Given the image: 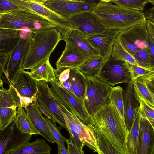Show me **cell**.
<instances>
[{
    "label": "cell",
    "mask_w": 154,
    "mask_h": 154,
    "mask_svg": "<svg viewBox=\"0 0 154 154\" xmlns=\"http://www.w3.org/2000/svg\"><path fill=\"white\" fill-rule=\"evenodd\" d=\"M84 77L85 89L83 105L90 116L110 102L109 97L112 87L98 78Z\"/></svg>",
    "instance_id": "obj_5"
},
{
    "label": "cell",
    "mask_w": 154,
    "mask_h": 154,
    "mask_svg": "<svg viewBox=\"0 0 154 154\" xmlns=\"http://www.w3.org/2000/svg\"><path fill=\"white\" fill-rule=\"evenodd\" d=\"M92 12L108 28L120 31L146 20L143 11L114 4L109 0H99Z\"/></svg>",
    "instance_id": "obj_3"
},
{
    "label": "cell",
    "mask_w": 154,
    "mask_h": 154,
    "mask_svg": "<svg viewBox=\"0 0 154 154\" xmlns=\"http://www.w3.org/2000/svg\"><path fill=\"white\" fill-rule=\"evenodd\" d=\"M123 93V90L121 87L117 86L112 87L109 98L110 101L114 104L120 117L125 122Z\"/></svg>",
    "instance_id": "obj_32"
},
{
    "label": "cell",
    "mask_w": 154,
    "mask_h": 154,
    "mask_svg": "<svg viewBox=\"0 0 154 154\" xmlns=\"http://www.w3.org/2000/svg\"><path fill=\"white\" fill-rule=\"evenodd\" d=\"M45 6L65 18L85 12H92L99 1L39 0Z\"/></svg>",
    "instance_id": "obj_10"
},
{
    "label": "cell",
    "mask_w": 154,
    "mask_h": 154,
    "mask_svg": "<svg viewBox=\"0 0 154 154\" xmlns=\"http://www.w3.org/2000/svg\"><path fill=\"white\" fill-rule=\"evenodd\" d=\"M111 57L130 64L138 66L134 57L123 47L117 38L113 45Z\"/></svg>",
    "instance_id": "obj_31"
},
{
    "label": "cell",
    "mask_w": 154,
    "mask_h": 154,
    "mask_svg": "<svg viewBox=\"0 0 154 154\" xmlns=\"http://www.w3.org/2000/svg\"><path fill=\"white\" fill-rule=\"evenodd\" d=\"M51 150L45 140L37 138L33 142L24 143L9 154H50Z\"/></svg>",
    "instance_id": "obj_23"
},
{
    "label": "cell",
    "mask_w": 154,
    "mask_h": 154,
    "mask_svg": "<svg viewBox=\"0 0 154 154\" xmlns=\"http://www.w3.org/2000/svg\"><path fill=\"white\" fill-rule=\"evenodd\" d=\"M146 28L150 53L154 58V23L146 20Z\"/></svg>",
    "instance_id": "obj_41"
},
{
    "label": "cell",
    "mask_w": 154,
    "mask_h": 154,
    "mask_svg": "<svg viewBox=\"0 0 154 154\" xmlns=\"http://www.w3.org/2000/svg\"><path fill=\"white\" fill-rule=\"evenodd\" d=\"M139 77L152 94L154 95V72L148 75Z\"/></svg>",
    "instance_id": "obj_42"
},
{
    "label": "cell",
    "mask_w": 154,
    "mask_h": 154,
    "mask_svg": "<svg viewBox=\"0 0 154 154\" xmlns=\"http://www.w3.org/2000/svg\"><path fill=\"white\" fill-rule=\"evenodd\" d=\"M69 79L72 93L83 103L85 89L84 76L78 69H70Z\"/></svg>",
    "instance_id": "obj_28"
},
{
    "label": "cell",
    "mask_w": 154,
    "mask_h": 154,
    "mask_svg": "<svg viewBox=\"0 0 154 154\" xmlns=\"http://www.w3.org/2000/svg\"><path fill=\"white\" fill-rule=\"evenodd\" d=\"M3 85V81L1 79H0V85Z\"/></svg>",
    "instance_id": "obj_47"
},
{
    "label": "cell",
    "mask_w": 154,
    "mask_h": 154,
    "mask_svg": "<svg viewBox=\"0 0 154 154\" xmlns=\"http://www.w3.org/2000/svg\"><path fill=\"white\" fill-rule=\"evenodd\" d=\"M44 120L54 141L57 145L58 148H66L65 146L66 139L61 134L60 129L47 117H44Z\"/></svg>",
    "instance_id": "obj_35"
},
{
    "label": "cell",
    "mask_w": 154,
    "mask_h": 154,
    "mask_svg": "<svg viewBox=\"0 0 154 154\" xmlns=\"http://www.w3.org/2000/svg\"><path fill=\"white\" fill-rule=\"evenodd\" d=\"M28 44V38L24 39L20 38L10 53L4 74L10 84L22 70Z\"/></svg>",
    "instance_id": "obj_14"
},
{
    "label": "cell",
    "mask_w": 154,
    "mask_h": 154,
    "mask_svg": "<svg viewBox=\"0 0 154 154\" xmlns=\"http://www.w3.org/2000/svg\"><path fill=\"white\" fill-rule=\"evenodd\" d=\"M115 4L129 9L143 11L146 4H154V0H113Z\"/></svg>",
    "instance_id": "obj_36"
},
{
    "label": "cell",
    "mask_w": 154,
    "mask_h": 154,
    "mask_svg": "<svg viewBox=\"0 0 154 154\" xmlns=\"http://www.w3.org/2000/svg\"><path fill=\"white\" fill-rule=\"evenodd\" d=\"M140 118L138 110L135 113L131 128L128 132L126 147L128 154H138Z\"/></svg>",
    "instance_id": "obj_26"
},
{
    "label": "cell",
    "mask_w": 154,
    "mask_h": 154,
    "mask_svg": "<svg viewBox=\"0 0 154 154\" xmlns=\"http://www.w3.org/2000/svg\"><path fill=\"white\" fill-rule=\"evenodd\" d=\"M1 15H2V14H0V21L1 18Z\"/></svg>",
    "instance_id": "obj_49"
},
{
    "label": "cell",
    "mask_w": 154,
    "mask_h": 154,
    "mask_svg": "<svg viewBox=\"0 0 154 154\" xmlns=\"http://www.w3.org/2000/svg\"><path fill=\"white\" fill-rule=\"evenodd\" d=\"M132 80L136 98L142 99L149 106L154 108V95L139 77Z\"/></svg>",
    "instance_id": "obj_29"
},
{
    "label": "cell",
    "mask_w": 154,
    "mask_h": 154,
    "mask_svg": "<svg viewBox=\"0 0 154 154\" xmlns=\"http://www.w3.org/2000/svg\"><path fill=\"white\" fill-rule=\"evenodd\" d=\"M38 91L36 96V103L42 113L55 124L57 123L67 130L63 113L53 96L47 82H38Z\"/></svg>",
    "instance_id": "obj_8"
},
{
    "label": "cell",
    "mask_w": 154,
    "mask_h": 154,
    "mask_svg": "<svg viewBox=\"0 0 154 154\" xmlns=\"http://www.w3.org/2000/svg\"><path fill=\"white\" fill-rule=\"evenodd\" d=\"M116 38L123 47L133 57L141 50H147L150 53L146 20L120 31Z\"/></svg>",
    "instance_id": "obj_7"
},
{
    "label": "cell",
    "mask_w": 154,
    "mask_h": 154,
    "mask_svg": "<svg viewBox=\"0 0 154 154\" xmlns=\"http://www.w3.org/2000/svg\"><path fill=\"white\" fill-rule=\"evenodd\" d=\"M19 38L17 30H0V52L10 53Z\"/></svg>",
    "instance_id": "obj_27"
},
{
    "label": "cell",
    "mask_w": 154,
    "mask_h": 154,
    "mask_svg": "<svg viewBox=\"0 0 154 154\" xmlns=\"http://www.w3.org/2000/svg\"><path fill=\"white\" fill-rule=\"evenodd\" d=\"M138 154H154V127L147 119L141 117Z\"/></svg>",
    "instance_id": "obj_18"
},
{
    "label": "cell",
    "mask_w": 154,
    "mask_h": 154,
    "mask_svg": "<svg viewBox=\"0 0 154 154\" xmlns=\"http://www.w3.org/2000/svg\"><path fill=\"white\" fill-rule=\"evenodd\" d=\"M137 99L140 104L138 111L140 117L147 119L154 127V108L149 106L142 99Z\"/></svg>",
    "instance_id": "obj_38"
},
{
    "label": "cell",
    "mask_w": 154,
    "mask_h": 154,
    "mask_svg": "<svg viewBox=\"0 0 154 154\" xmlns=\"http://www.w3.org/2000/svg\"><path fill=\"white\" fill-rule=\"evenodd\" d=\"M2 89L1 90H0V97H1V94H2Z\"/></svg>",
    "instance_id": "obj_48"
},
{
    "label": "cell",
    "mask_w": 154,
    "mask_h": 154,
    "mask_svg": "<svg viewBox=\"0 0 154 154\" xmlns=\"http://www.w3.org/2000/svg\"><path fill=\"white\" fill-rule=\"evenodd\" d=\"M63 40L77 47L91 59L101 57L99 50L84 35L78 31L72 30L63 37Z\"/></svg>",
    "instance_id": "obj_21"
},
{
    "label": "cell",
    "mask_w": 154,
    "mask_h": 154,
    "mask_svg": "<svg viewBox=\"0 0 154 154\" xmlns=\"http://www.w3.org/2000/svg\"><path fill=\"white\" fill-rule=\"evenodd\" d=\"M48 83L51 92L60 109L75 114L82 123L87 125L89 116L83 102L62 87L56 77L49 80Z\"/></svg>",
    "instance_id": "obj_6"
},
{
    "label": "cell",
    "mask_w": 154,
    "mask_h": 154,
    "mask_svg": "<svg viewBox=\"0 0 154 154\" xmlns=\"http://www.w3.org/2000/svg\"><path fill=\"white\" fill-rule=\"evenodd\" d=\"M2 14L0 30L23 29L36 32L55 28L56 26L46 19L30 11L16 9Z\"/></svg>",
    "instance_id": "obj_4"
},
{
    "label": "cell",
    "mask_w": 154,
    "mask_h": 154,
    "mask_svg": "<svg viewBox=\"0 0 154 154\" xmlns=\"http://www.w3.org/2000/svg\"><path fill=\"white\" fill-rule=\"evenodd\" d=\"M16 107H0V128L3 130L13 122L17 113Z\"/></svg>",
    "instance_id": "obj_37"
},
{
    "label": "cell",
    "mask_w": 154,
    "mask_h": 154,
    "mask_svg": "<svg viewBox=\"0 0 154 154\" xmlns=\"http://www.w3.org/2000/svg\"><path fill=\"white\" fill-rule=\"evenodd\" d=\"M70 72V69H66L61 71L59 75H57L58 80L60 84H62L68 80Z\"/></svg>",
    "instance_id": "obj_44"
},
{
    "label": "cell",
    "mask_w": 154,
    "mask_h": 154,
    "mask_svg": "<svg viewBox=\"0 0 154 154\" xmlns=\"http://www.w3.org/2000/svg\"><path fill=\"white\" fill-rule=\"evenodd\" d=\"M88 124L100 132L120 154H128L125 124L111 101L95 115L89 116Z\"/></svg>",
    "instance_id": "obj_1"
},
{
    "label": "cell",
    "mask_w": 154,
    "mask_h": 154,
    "mask_svg": "<svg viewBox=\"0 0 154 154\" xmlns=\"http://www.w3.org/2000/svg\"><path fill=\"white\" fill-rule=\"evenodd\" d=\"M31 76L38 81H45L48 82L56 77L55 69L51 65L49 60L36 70L30 72Z\"/></svg>",
    "instance_id": "obj_30"
},
{
    "label": "cell",
    "mask_w": 154,
    "mask_h": 154,
    "mask_svg": "<svg viewBox=\"0 0 154 154\" xmlns=\"http://www.w3.org/2000/svg\"><path fill=\"white\" fill-rule=\"evenodd\" d=\"M109 58L105 59L100 57L89 59L85 61L77 69L85 77L97 78Z\"/></svg>",
    "instance_id": "obj_24"
},
{
    "label": "cell",
    "mask_w": 154,
    "mask_h": 154,
    "mask_svg": "<svg viewBox=\"0 0 154 154\" xmlns=\"http://www.w3.org/2000/svg\"><path fill=\"white\" fill-rule=\"evenodd\" d=\"M127 83L123 96L124 119L128 132L133 125L135 113L138 110L139 102L135 95L132 80Z\"/></svg>",
    "instance_id": "obj_19"
},
{
    "label": "cell",
    "mask_w": 154,
    "mask_h": 154,
    "mask_svg": "<svg viewBox=\"0 0 154 154\" xmlns=\"http://www.w3.org/2000/svg\"><path fill=\"white\" fill-rule=\"evenodd\" d=\"M22 66V70L38 69L47 60L59 42L63 40L55 28L31 33Z\"/></svg>",
    "instance_id": "obj_2"
},
{
    "label": "cell",
    "mask_w": 154,
    "mask_h": 154,
    "mask_svg": "<svg viewBox=\"0 0 154 154\" xmlns=\"http://www.w3.org/2000/svg\"><path fill=\"white\" fill-rule=\"evenodd\" d=\"M16 9L29 11L27 0H0V14Z\"/></svg>",
    "instance_id": "obj_34"
},
{
    "label": "cell",
    "mask_w": 154,
    "mask_h": 154,
    "mask_svg": "<svg viewBox=\"0 0 154 154\" xmlns=\"http://www.w3.org/2000/svg\"><path fill=\"white\" fill-rule=\"evenodd\" d=\"M58 154H69V151L66 148H58Z\"/></svg>",
    "instance_id": "obj_46"
},
{
    "label": "cell",
    "mask_w": 154,
    "mask_h": 154,
    "mask_svg": "<svg viewBox=\"0 0 154 154\" xmlns=\"http://www.w3.org/2000/svg\"><path fill=\"white\" fill-rule=\"evenodd\" d=\"M89 59L86 53L77 47L66 42L64 49L56 63L57 69H77Z\"/></svg>",
    "instance_id": "obj_15"
},
{
    "label": "cell",
    "mask_w": 154,
    "mask_h": 154,
    "mask_svg": "<svg viewBox=\"0 0 154 154\" xmlns=\"http://www.w3.org/2000/svg\"><path fill=\"white\" fill-rule=\"evenodd\" d=\"M35 128L50 143H54L44 120L42 112L37 104L33 102L24 108Z\"/></svg>",
    "instance_id": "obj_22"
},
{
    "label": "cell",
    "mask_w": 154,
    "mask_h": 154,
    "mask_svg": "<svg viewBox=\"0 0 154 154\" xmlns=\"http://www.w3.org/2000/svg\"><path fill=\"white\" fill-rule=\"evenodd\" d=\"M13 122L17 128L23 134L40 135L24 108H18Z\"/></svg>",
    "instance_id": "obj_25"
},
{
    "label": "cell",
    "mask_w": 154,
    "mask_h": 154,
    "mask_svg": "<svg viewBox=\"0 0 154 154\" xmlns=\"http://www.w3.org/2000/svg\"><path fill=\"white\" fill-rule=\"evenodd\" d=\"M29 11L45 18L56 26V29L63 37L71 30L69 21L65 18L54 12L44 5L39 0H27Z\"/></svg>",
    "instance_id": "obj_12"
},
{
    "label": "cell",
    "mask_w": 154,
    "mask_h": 154,
    "mask_svg": "<svg viewBox=\"0 0 154 154\" xmlns=\"http://www.w3.org/2000/svg\"><path fill=\"white\" fill-rule=\"evenodd\" d=\"M67 150L69 154H84L83 149L78 148L71 142L69 139H66Z\"/></svg>",
    "instance_id": "obj_43"
},
{
    "label": "cell",
    "mask_w": 154,
    "mask_h": 154,
    "mask_svg": "<svg viewBox=\"0 0 154 154\" xmlns=\"http://www.w3.org/2000/svg\"><path fill=\"white\" fill-rule=\"evenodd\" d=\"M97 78L112 86L121 83H128L131 80V73L126 62L111 56Z\"/></svg>",
    "instance_id": "obj_11"
},
{
    "label": "cell",
    "mask_w": 154,
    "mask_h": 154,
    "mask_svg": "<svg viewBox=\"0 0 154 154\" xmlns=\"http://www.w3.org/2000/svg\"><path fill=\"white\" fill-rule=\"evenodd\" d=\"M92 128L97 140L98 154H120L100 132Z\"/></svg>",
    "instance_id": "obj_33"
},
{
    "label": "cell",
    "mask_w": 154,
    "mask_h": 154,
    "mask_svg": "<svg viewBox=\"0 0 154 154\" xmlns=\"http://www.w3.org/2000/svg\"><path fill=\"white\" fill-rule=\"evenodd\" d=\"M120 31L112 29L95 36L87 38L90 42L98 49L101 57L109 58L112 54V48Z\"/></svg>",
    "instance_id": "obj_20"
},
{
    "label": "cell",
    "mask_w": 154,
    "mask_h": 154,
    "mask_svg": "<svg viewBox=\"0 0 154 154\" xmlns=\"http://www.w3.org/2000/svg\"><path fill=\"white\" fill-rule=\"evenodd\" d=\"M146 20L154 23V7L153 6L143 11Z\"/></svg>",
    "instance_id": "obj_45"
},
{
    "label": "cell",
    "mask_w": 154,
    "mask_h": 154,
    "mask_svg": "<svg viewBox=\"0 0 154 154\" xmlns=\"http://www.w3.org/2000/svg\"><path fill=\"white\" fill-rule=\"evenodd\" d=\"M32 136L22 133L14 122L3 130L0 128V154H9L24 143L29 141Z\"/></svg>",
    "instance_id": "obj_13"
},
{
    "label": "cell",
    "mask_w": 154,
    "mask_h": 154,
    "mask_svg": "<svg viewBox=\"0 0 154 154\" xmlns=\"http://www.w3.org/2000/svg\"><path fill=\"white\" fill-rule=\"evenodd\" d=\"M126 63L131 73V80L136 79L140 76L148 75L154 72L138 66Z\"/></svg>",
    "instance_id": "obj_40"
},
{
    "label": "cell",
    "mask_w": 154,
    "mask_h": 154,
    "mask_svg": "<svg viewBox=\"0 0 154 154\" xmlns=\"http://www.w3.org/2000/svg\"><path fill=\"white\" fill-rule=\"evenodd\" d=\"M73 122L75 126L76 133L79 139L84 146H88L93 152H97L98 147L94 130L91 125L82 123L75 114L64 109H61Z\"/></svg>",
    "instance_id": "obj_17"
},
{
    "label": "cell",
    "mask_w": 154,
    "mask_h": 154,
    "mask_svg": "<svg viewBox=\"0 0 154 154\" xmlns=\"http://www.w3.org/2000/svg\"><path fill=\"white\" fill-rule=\"evenodd\" d=\"M72 30H75L84 35L87 38L95 36L111 30L92 12L78 13L66 18Z\"/></svg>",
    "instance_id": "obj_9"
},
{
    "label": "cell",
    "mask_w": 154,
    "mask_h": 154,
    "mask_svg": "<svg viewBox=\"0 0 154 154\" xmlns=\"http://www.w3.org/2000/svg\"><path fill=\"white\" fill-rule=\"evenodd\" d=\"M38 82L31 76L30 72L22 70L10 85L20 96L34 98L38 91Z\"/></svg>",
    "instance_id": "obj_16"
},
{
    "label": "cell",
    "mask_w": 154,
    "mask_h": 154,
    "mask_svg": "<svg viewBox=\"0 0 154 154\" xmlns=\"http://www.w3.org/2000/svg\"><path fill=\"white\" fill-rule=\"evenodd\" d=\"M63 116L67 131L69 134V139L72 143L77 147L83 149L84 146L79 139L74 124L71 120L64 113Z\"/></svg>",
    "instance_id": "obj_39"
}]
</instances>
